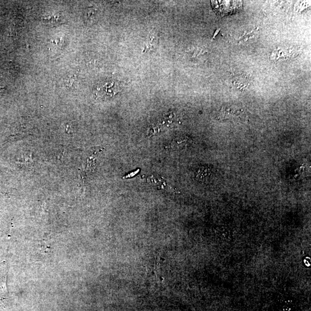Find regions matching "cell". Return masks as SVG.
<instances>
[{
    "label": "cell",
    "instance_id": "obj_2",
    "mask_svg": "<svg viewBox=\"0 0 311 311\" xmlns=\"http://www.w3.org/2000/svg\"><path fill=\"white\" fill-rule=\"evenodd\" d=\"M9 299V292L7 285V274L0 277V305L5 304Z\"/></svg>",
    "mask_w": 311,
    "mask_h": 311
},
{
    "label": "cell",
    "instance_id": "obj_3",
    "mask_svg": "<svg viewBox=\"0 0 311 311\" xmlns=\"http://www.w3.org/2000/svg\"><path fill=\"white\" fill-rule=\"evenodd\" d=\"M213 174L212 169L208 167H202L198 171L197 177L202 181H208Z\"/></svg>",
    "mask_w": 311,
    "mask_h": 311
},
{
    "label": "cell",
    "instance_id": "obj_1",
    "mask_svg": "<svg viewBox=\"0 0 311 311\" xmlns=\"http://www.w3.org/2000/svg\"><path fill=\"white\" fill-rule=\"evenodd\" d=\"M118 92V87L114 82H107L102 87L98 88L97 95L100 98H109L116 94Z\"/></svg>",
    "mask_w": 311,
    "mask_h": 311
}]
</instances>
